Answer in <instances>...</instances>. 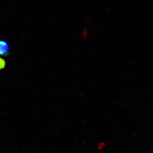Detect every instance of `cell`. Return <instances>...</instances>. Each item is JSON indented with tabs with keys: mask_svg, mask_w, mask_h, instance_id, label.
<instances>
[{
	"mask_svg": "<svg viewBox=\"0 0 153 153\" xmlns=\"http://www.w3.org/2000/svg\"><path fill=\"white\" fill-rule=\"evenodd\" d=\"M10 54V47L6 41L0 39V56H7Z\"/></svg>",
	"mask_w": 153,
	"mask_h": 153,
	"instance_id": "6da1fadb",
	"label": "cell"
},
{
	"mask_svg": "<svg viewBox=\"0 0 153 153\" xmlns=\"http://www.w3.org/2000/svg\"><path fill=\"white\" fill-rule=\"evenodd\" d=\"M6 66V61L2 58H0V70L4 69Z\"/></svg>",
	"mask_w": 153,
	"mask_h": 153,
	"instance_id": "7a4b0ae2",
	"label": "cell"
}]
</instances>
